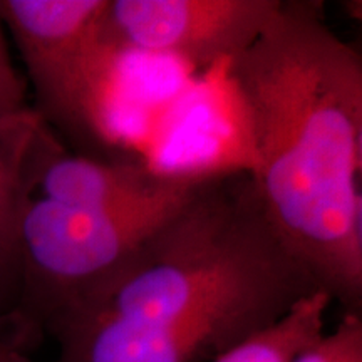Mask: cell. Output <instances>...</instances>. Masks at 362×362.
Here are the masks:
<instances>
[{
    "label": "cell",
    "instance_id": "1",
    "mask_svg": "<svg viewBox=\"0 0 362 362\" xmlns=\"http://www.w3.org/2000/svg\"><path fill=\"white\" fill-rule=\"evenodd\" d=\"M225 67L262 210L319 291L361 314V52L327 25L324 2L282 0Z\"/></svg>",
    "mask_w": 362,
    "mask_h": 362
},
{
    "label": "cell",
    "instance_id": "2",
    "mask_svg": "<svg viewBox=\"0 0 362 362\" xmlns=\"http://www.w3.org/2000/svg\"><path fill=\"white\" fill-rule=\"evenodd\" d=\"M314 292L247 171H203L180 210L64 324L81 322L78 362H214Z\"/></svg>",
    "mask_w": 362,
    "mask_h": 362
},
{
    "label": "cell",
    "instance_id": "3",
    "mask_svg": "<svg viewBox=\"0 0 362 362\" xmlns=\"http://www.w3.org/2000/svg\"><path fill=\"white\" fill-rule=\"evenodd\" d=\"M200 171L173 193L119 211L81 210L34 192L21 228V287L0 329V347L29 357L83 310L192 197Z\"/></svg>",
    "mask_w": 362,
    "mask_h": 362
},
{
    "label": "cell",
    "instance_id": "4",
    "mask_svg": "<svg viewBox=\"0 0 362 362\" xmlns=\"http://www.w3.org/2000/svg\"><path fill=\"white\" fill-rule=\"evenodd\" d=\"M0 21L40 119L78 155L110 146L107 104L124 51L107 25V0H0Z\"/></svg>",
    "mask_w": 362,
    "mask_h": 362
},
{
    "label": "cell",
    "instance_id": "5",
    "mask_svg": "<svg viewBox=\"0 0 362 362\" xmlns=\"http://www.w3.org/2000/svg\"><path fill=\"white\" fill-rule=\"evenodd\" d=\"M280 6L282 0H107V25L124 54L210 69L245 52Z\"/></svg>",
    "mask_w": 362,
    "mask_h": 362
},
{
    "label": "cell",
    "instance_id": "6",
    "mask_svg": "<svg viewBox=\"0 0 362 362\" xmlns=\"http://www.w3.org/2000/svg\"><path fill=\"white\" fill-rule=\"evenodd\" d=\"M62 144L33 107L0 119V329L19 297L22 218L44 165Z\"/></svg>",
    "mask_w": 362,
    "mask_h": 362
},
{
    "label": "cell",
    "instance_id": "7",
    "mask_svg": "<svg viewBox=\"0 0 362 362\" xmlns=\"http://www.w3.org/2000/svg\"><path fill=\"white\" fill-rule=\"evenodd\" d=\"M188 176L131 160L78 155L62 144L44 165L35 193L81 210L119 211L160 200Z\"/></svg>",
    "mask_w": 362,
    "mask_h": 362
},
{
    "label": "cell",
    "instance_id": "8",
    "mask_svg": "<svg viewBox=\"0 0 362 362\" xmlns=\"http://www.w3.org/2000/svg\"><path fill=\"white\" fill-rule=\"evenodd\" d=\"M332 298L314 292L269 329L225 352L214 362H291L324 336L325 312Z\"/></svg>",
    "mask_w": 362,
    "mask_h": 362
},
{
    "label": "cell",
    "instance_id": "9",
    "mask_svg": "<svg viewBox=\"0 0 362 362\" xmlns=\"http://www.w3.org/2000/svg\"><path fill=\"white\" fill-rule=\"evenodd\" d=\"M291 362H362V314H344L332 332Z\"/></svg>",
    "mask_w": 362,
    "mask_h": 362
},
{
    "label": "cell",
    "instance_id": "10",
    "mask_svg": "<svg viewBox=\"0 0 362 362\" xmlns=\"http://www.w3.org/2000/svg\"><path fill=\"white\" fill-rule=\"evenodd\" d=\"M27 88L29 84L25 76H22L13 66L4 34V24L0 21V119L29 110Z\"/></svg>",
    "mask_w": 362,
    "mask_h": 362
}]
</instances>
